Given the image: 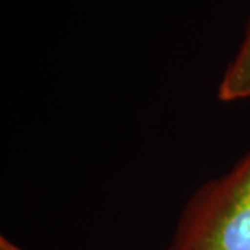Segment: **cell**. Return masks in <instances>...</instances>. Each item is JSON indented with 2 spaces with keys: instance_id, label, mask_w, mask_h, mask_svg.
<instances>
[{
  "instance_id": "6da1fadb",
  "label": "cell",
  "mask_w": 250,
  "mask_h": 250,
  "mask_svg": "<svg viewBox=\"0 0 250 250\" xmlns=\"http://www.w3.org/2000/svg\"><path fill=\"white\" fill-rule=\"evenodd\" d=\"M170 250H250V152L188 202Z\"/></svg>"
},
{
  "instance_id": "7a4b0ae2",
  "label": "cell",
  "mask_w": 250,
  "mask_h": 250,
  "mask_svg": "<svg viewBox=\"0 0 250 250\" xmlns=\"http://www.w3.org/2000/svg\"><path fill=\"white\" fill-rule=\"evenodd\" d=\"M218 99L223 102L250 99V24L238 53L220 82Z\"/></svg>"
},
{
  "instance_id": "3957f363",
  "label": "cell",
  "mask_w": 250,
  "mask_h": 250,
  "mask_svg": "<svg viewBox=\"0 0 250 250\" xmlns=\"http://www.w3.org/2000/svg\"><path fill=\"white\" fill-rule=\"evenodd\" d=\"M0 250H24L22 248H20L17 245H14L13 242H10L9 239H6L4 236H1L0 239Z\"/></svg>"
}]
</instances>
